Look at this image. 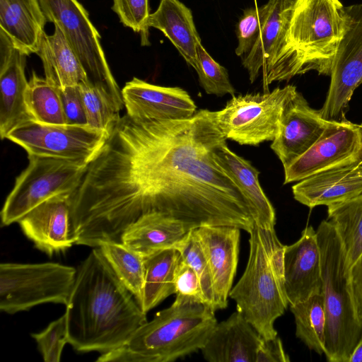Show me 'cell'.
Wrapping results in <instances>:
<instances>
[{
	"instance_id": "obj_13",
	"label": "cell",
	"mask_w": 362,
	"mask_h": 362,
	"mask_svg": "<svg viewBox=\"0 0 362 362\" xmlns=\"http://www.w3.org/2000/svg\"><path fill=\"white\" fill-rule=\"evenodd\" d=\"M362 144L360 124L329 121L315 144L284 168V184L303 180L356 156Z\"/></svg>"
},
{
	"instance_id": "obj_3",
	"label": "cell",
	"mask_w": 362,
	"mask_h": 362,
	"mask_svg": "<svg viewBox=\"0 0 362 362\" xmlns=\"http://www.w3.org/2000/svg\"><path fill=\"white\" fill-rule=\"evenodd\" d=\"M346 22L340 0H294L284 40L262 72L264 86L313 70L329 76Z\"/></svg>"
},
{
	"instance_id": "obj_37",
	"label": "cell",
	"mask_w": 362,
	"mask_h": 362,
	"mask_svg": "<svg viewBox=\"0 0 362 362\" xmlns=\"http://www.w3.org/2000/svg\"><path fill=\"white\" fill-rule=\"evenodd\" d=\"M112 9L118 16L120 22L136 33H140L143 45H149L148 0H113Z\"/></svg>"
},
{
	"instance_id": "obj_8",
	"label": "cell",
	"mask_w": 362,
	"mask_h": 362,
	"mask_svg": "<svg viewBox=\"0 0 362 362\" xmlns=\"http://www.w3.org/2000/svg\"><path fill=\"white\" fill-rule=\"evenodd\" d=\"M77 269L56 262L0 264V310L8 314L47 303L66 305Z\"/></svg>"
},
{
	"instance_id": "obj_34",
	"label": "cell",
	"mask_w": 362,
	"mask_h": 362,
	"mask_svg": "<svg viewBox=\"0 0 362 362\" xmlns=\"http://www.w3.org/2000/svg\"><path fill=\"white\" fill-rule=\"evenodd\" d=\"M175 248L180 253L182 259L197 274L202 286L206 305L215 311L210 269L194 229L190 230Z\"/></svg>"
},
{
	"instance_id": "obj_23",
	"label": "cell",
	"mask_w": 362,
	"mask_h": 362,
	"mask_svg": "<svg viewBox=\"0 0 362 362\" xmlns=\"http://www.w3.org/2000/svg\"><path fill=\"white\" fill-rule=\"evenodd\" d=\"M214 157L245 197L254 223L259 228H274L275 210L260 185L259 172L226 144L214 151Z\"/></svg>"
},
{
	"instance_id": "obj_38",
	"label": "cell",
	"mask_w": 362,
	"mask_h": 362,
	"mask_svg": "<svg viewBox=\"0 0 362 362\" xmlns=\"http://www.w3.org/2000/svg\"><path fill=\"white\" fill-rule=\"evenodd\" d=\"M175 302H195L206 305L199 279L195 272L182 258L174 277Z\"/></svg>"
},
{
	"instance_id": "obj_11",
	"label": "cell",
	"mask_w": 362,
	"mask_h": 362,
	"mask_svg": "<svg viewBox=\"0 0 362 362\" xmlns=\"http://www.w3.org/2000/svg\"><path fill=\"white\" fill-rule=\"evenodd\" d=\"M108 135L88 125L46 124L31 120L13 129L6 139L22 147L28 156L65 159L88 165Z\"/></svg>"
},
{
	"instance_id": "obj_44",
	"label": "cell",
	"mask_w": 362,
	"mask_h": 362,
	"mask_svg": "<svg viewBox=\"0 0 362 362\" xmlns=\"http://www.w3.org/2000/svg\"><path fill=\"white\" fill-rule=\"evenodd\" d=\"M349 362H362V337L351 355Z\"/></svg>"
},
{
	"instance_id": "obj_18",
	"label": "cell",
	"mask_w": 362,
	"mask_h": 362,
	"mask_svg": "<svg viewBox=\"0 0 362 362\" xmlns=\"http://www.w3.org/2000/svg\"><path fill=\"white\" fill-rule=\"evenodd\" d=\"M26 54L0 30V136L33 120L25 103L28 87L25 74Z\"/></svg>"
},
{
	"instance_id": "obj_17",
	"label": "cell",
	"mask_w": 362,
	"mask_h": 362,
	"mask_svg": "<svg viewBox=\"0 0 362 362\" xmlns=\"http://www.w3.org/2000/svg\"><path fill=\"white\" fill-rule=\"evenodd\" d=\"M194 232L210 269L214 310L226 308L237 270L240 229L229 226H204L194 229Z\"/></svg>"
},
{
	"instance_id": "obj_36",
	"label": "cell",
	"mask_w": 362,
	"mask_h": 362,
	"mask_svg": "<svg viewBox=\"0 0 362 362\" xmlns=\"http://www.w3.org/2000/svg\"><path fill=\"white\" fill-rule=\"evenodd\" d=\"M31 336L37 342L45 361H60L63 349L69 343L65 313L50 322L43 331L33 333Z\"/></svg>"
},
{
	"instance_id": "obj_45",
	"label": "cell",
	"mask_w": 362,
	"mask_h": 362,
	"mask_svg": "<svg viewBox=\"0 0 362 362\" xmlns=\"http://www.w3.org/2000/svg\"><path fill=\"white\" fill-rule=\"evenodd\" d=\"M360 125H361V131H362V124H361ZM356 160L357 162L358 168L360 170V172L362 173V144H361V146L359 151L356 155Z\"/></svg>"
},
{
	"instance_id": "obj_42",
	"label": "cell",
	"mask_w": 362,
	"mask_h": 362,
	"mask_svg": "<svg viewBox=\"0 0 362 362\" xmlns=\"http://www.w3.org/2000/svg\"><path fill=\"white\" fill-rule=\"evenodd\" d=\"M288 355L285 352L282 341L278 335L262 342L257 352L255 362H289Z\"/></svg>"
},
{
	"instance_id": "obj_40",
	"label": "cell",
	"mask_w": 362,
	"mask_h": 362,
	"mask_svg": "<svg viewBox=\"0 0 362 362\" xmlns=\"http://www.w3.org/2000/svg\"><path fill=\"white\" fill-rule=\"evenodd\" d=\"M258 230L270 267L284 290V258L285 245H282L279 240L274 228L263 229L258 228Z\"/></svg>"
},
{
	"instance_id": "obj_9",
	"label": "cell",
	"mask_w": 362,
	"mask_h": 362,
	"mask_svg": "<svg viewBox=\"0 0 362 362\" xmlns=\"http://www.w3.org/2000/svg\"><path fill=\"white\" fill-rule=\"evenodd\" d=\"M27 168L16 177L1 211V225L18 221L43 202L59 194H73L86 165L65 159L28 156Z\"/></svg>"
},
{
	"instance_id": "obj_39",
	"label": "cell",
	"mask_w": 362,
	"mask_h": 362,
	"mask_svg": "<svg viewBox=\"0 0 362 362\" xmlns=\"http://www.w3.org/2000/svg\"><path fill=\"white\" fill-rule=\"evenodd\" d=\"M260 26L259 8L245 9L236 26L238 45L235 52L237 56L242 57L250 51L259 35Z\"/></svg>"
},
{
	"instance_id": "obj_35",
	"label": "cell",
	"mask_w": 362,
	"mask_h": 362,
	"mask_svg": "<svg viewBox=\"0 0 362 362\" xmlns=\"http://www.w3.org/2000/svg\"><path fill=\"white\" fill-rule=\"evenodd\" d=\"M198 74L201 86L207 94L223 96L235 95V90L230 83L227 69L217 62L199 42L197 46Z\"/></svg>"
},
{
	"instance_id": "obj_24",
	"label": "cell",
	"mask_w": 362,
	"mask_h": 362,
	"mask_svg": "<svg viewBox=\"0 0 362 362\" xmlns=\"http://www.w3.org/2000/svg\"><path fill=\"white\" fill-rule=\"evenodd\" d=\"M192 230L185 224L162 213L139 218L122 234L120 242L144 258L175 247Z\"/></svg>"
},
{
	"instance_id": "obj_16",
	"label": "cell",
	"mask_w": 362,
	"mask_h": 362,
	"mask_svg": "<svg viewBox=\"0 0 362 362\" xmlns=\"http://www.w3.org/2000/svg\"><path fill=\"white\" fill-rule=\"evenodd\" d=\"M71 194L54 196L33 209L19 221L25 235L49 257L76 244L71 222Z\"/></svg>"
},
{
	"instance_id": "obj_7",
	"label": "cell",
	"mask_w": 362,
	"mask_h": 362,
	"mask_svg": "<svg viewBox=\"0 0 362 362\" xmlns=\"http://www.w3.org/2000/svg\"><path fill=\"white\" fill-rule=\"evenodd\" d=\"M47 21L57 25L78 59L88 82L120 112L124 103L105 58L100 36L78 0H38Z\"/></svg>"
},
{
	"instance_id": "obj_12",
	"label": "cell",
	"mask_w": 362,
	"mask_h": 362,
	"mask_svg": "<svg viewBox=\"0 0 362 362\" xmlns=\"http://www.w3.org/2000/svg\"><path fill=\"white\" fill-rule=\"evenodd\" d=\"M346 30L332 62L326 100L318 110L327 121L347 120L349 103L362 83V4L345 6Z\"/></svg>"
},
{
	"instance_id": "obj_31",
	"label": "cell",
	"mask_w": 362,
	"mask_h": 362,
	"mask_svg": "<svg viewBox=\"0 0 362 362\" xmlns=\"http://www.w3.org/2000/svg\"><path fill=\"white\" fill-rule=\"evenodd\" d=\"M27 110L37 122L46 124H67L61 88L33 71L25 93Z\"/></svg>"
},
{
	"instance_id": "obj_14",
	"label": "cell",
	"mask_w": 362,
	"mask_h": 362,
	"mask_svg": "<svg viewBox=\"0 0 362 362\" xmlns=\"http://www.w3.org/2000/svg\"><path fill=\"white\" fill-rule=\"evenodd\" d=\"M329 122L300 92L296 90L291 95L284 105L277 136L270 146L284 168L315 144Z\"/></svg>"
},
{
	"instance_id": "obj_33",
	"label": "cell",
	"mask_w": 362,
	"mask_h": 362,
	"mask_svg": "<svg viewBox=\"0 0 362 362\" xmlns=\"http://www.w3.org/2000/svg\"><path fill=\"white\" fill-rule=\"evenodd\" d=\"M87 124L108 134L120 119L119 111L96 88L88 82L78 84Z\"/></svg>"
},
{
	"instance_id": "obj_29",
	"label": "cell",
	"mask_w": 362,
	"mask_h": 362,
	"mask_svg": "<svg viewBox=\"0 0 362 362\" xmlns=\"http://www.w3.org/2000/svg\"><path fill=\"white\" fill-rule=\"evenodd\" d=\"M327 221L341 242L349 269L362 254V194L327 206Z\"/></svg>"
},
{
	"instance_id": "obj_5",
	"label": "cell",
	"mask_w": 362,
	"mask_h": 362,
	"mask_svg": "<svg viewBox=\"0 0 362 362\" xmlns=\"http://www.w3.org/2000/svg\"><path fill=\"white\" fill-rule=\"evenodd\" d=\"M321 255L326 318L325 354L330 362H349L362 337L351 296L346 255L334 228L322 221L317 230Z\"/></svg>"
},
{
	"instance_id": "obj_4",
	"label": "cell",
	"mask_w": 362,
	"mask_h": 362,
	"mask_svg": "<svg viewBox=\"0 0 362 362\" xmlns=\"http://www.w3.org/2000/svg\"><path fill=\"white\" fill-rule=\"evenodd\" d=\"M214 312L204 303L174 301L96 361L172 362L185 357L204 346L218 322Z\"/></svg>"
},
{
	"instance_id": "obj_2",
	"label": "cell",
	"mask_w": 362,
	"mask_h": 362,
	"mask_svg": "<svg viewBox=\"0 0 362 362\" xmlns=\"http://www.w3.org/2000/svg\"><path fill=\"white\" fill-rule=\"evenodd\" d=\"M65 305L69 343L81 353L115 350L147 322L146 313L99 247L92 250L78 267Z\"/></svg>"
},
{
	"instance_id": "obj_19",
	"label": "cell",
	"mask_w": 362,
	"mask_h": 362,
	"mask_svg": "<svg viewBox=\"0 0 362 362\" xmlns=\"http://www.w3.org/2000/svg\"><path fill=\"white\" fill-rule=\"evenodd\" d=\"M284 290L290 305L322 293L321 255L316 230L307 226L298 240L285 245Z\"/></svg>"
},
{
	"instance_id": "obj_32",
	"label": "cell",
	"mask_w": 362,
	"mask_h": 362,
	"mask_svg": "<svg viewBox=\"0 0 362 362\" xmlns=\"http://www.w3.org/2000/svg\"><path fill=\"white\" fill-rule=\"evenodd\" d=\"M296 323V335L310 350L319 354L325 351V327L322 293L290 305Z\"/></svg>"
},
{
	"instance_id": "obj_10",
	"label": "cell",
	"mask_w": 362,
	"mask_h": 362,
	"mask_svg": "<svg viewBox=\"0 0 362 362\" xmlns=\"http://www.w3.org/2000/svg\"><path fill=\"white\" fill-rule=\"evenodd\" d=\"M287 85L264 93L233 95L216 111L218 124L226 137L240 145L257 146L277 136L283 108L296 91Z\"/></svg>"
},
{
	"instance_id": "obj_41",
	"label": "cell",
	"mask_w": 362,
	"mask_h": 362,
	"mask_svg": "<svg viewBox=\"0 0 362 362\" xmlns=\"http://www.w3.org/2000/svg\"><path fill=\"white\" fill-rule=\"evenodd\" d=\"M61 95L67 124L88 125L79 86L61 88Z\"/></svg>"
},
{
	"instance_id": "obj_25",
	"label": "cell",
	"mask_w": 362,
	"mask_h": 362,
	"mask_svg": "<svg viewBox=\"0 0 362 362\" xmlns=\"http://www.w3.org/2000/svg\"><path fill=\"white\" fill-rule=\"evenodd\" d=\"M147 25L160 30L185 62L194 70L197 69V46L202 40L189 8L180 0H160L157 9L150 13Z\"/></svg>"
},
{
	"instance_id": "obj_22",
	"label": "cell",
	"mask_w": 362,
	"mask_h": 362,
	"mask_svg": "<svg viewBox=\"0 0 362 362\" xmlns=\"http://www.w3.org/2000/svg\"><path fill=\"white\" fill-rule=\"evenodd\" d=\"M294 0H268L259 7L261 26L250 51L241 57L251 83L267 66L287 33Z\"/></svg>"
},
{
	"instance_id": "obj_28",
	"label": "cell",
	"mask_w": 362,
	"mask_h": 362,
	"mask_svg": "<svg viewBox=\"0 0 362 362\" xmlns=\"http://www.w3.org/2000/svg\"><path fill=\"white\" fill-rule=\"evenodd\" d=\"M180 259V253L175 247L145 258L144 284L139 305L144 313L175 294L174 277Z\"/></svg>"
},
{
	"instance_id": "obj_21",
	"label": "cell",
	"mask_w": 362,
	"mask_h": 362,
	"mask_svg": "<svg viewBox=\"0 0 362 362\" xmlns=\"http://www.w3.org/2000/svg\"><path fill=\"white\" fill-rule=\"evenodd\" d=\"M262 337L236 310L217 322L200 350L209 362H255Z\"/></svg>"
},
{
	"instance_id": "obj_1",
	"label": "cell",
	"mask_w": 362,
	"mask_h": 362,
	"mask_svg": "<svg viewBox=\"0 0 362 362\" xmlns=\"http://www.w3.org/2000/svg\"><path fill=\"white\" fill-rule=\"evenodd\" d=\"M226 139L216 111L181 119L122 117L72 195L76 244L120 242L129 226L155 212L190 230L229 226L250 233L255 223L247 203L214 157Z\"/></svg>"
},
{
	"instance_id": "obj_43",
	"label": "cell",
	"mask_w": 362,
	"mask_h": 362,
	"mask_svg": "<svg viewBox=\"0 0 362 362\" xmlns=\"http://www.w3.org/2000/svg\"><path fill=\"white\" fill-rule=\"evenodd\" d=\"M349 280L356 314L362 325V254L349 269Z\"/></svg>"
},
{
	"instance_id": "obj_30",
	"label": "cell",
	"mask_w": 362,
	"mask_h": 362,
	"mask_svg": "<svg viewBox=\"0 0 362 362\" xmlns=\"http://www.w3.org/2000/svg\"><path fill=\"white\" fill-rule=\"evenodd\" d=\"M99 249L118 279L140 305L145 274V258L121 242L107 241Z\"/></svg>"
},
{
	"instance_id": "obj_6",
	"label": "cell",
	"mask_w": 362,
	"mask_h": 362,
	"mask_svg": "<svg viewBox=\"0 0 362 362\" xmlns=\"http://www.w3.org/2000/svg\"><path fill=\"white\" fill-rule=\"evenodd\" d=\"M250 234L246 268L229 293L245 318L265 339L277 336L274 322L288 304L286 293L268 260L259 230L255 224Z\"/></svg>"
},
{
	"instance_id": "obj_20",
	"label": "cell",
	"mask_w": 362,
	"mask_h": 362,
	"mask_svg": "<svg viewBox=\"0 0 362 362\" xmlns=\"http://www.w3.org/2000/svg\"><path fill=\"white\" fill-rule=\"evenodd\" d=\"M294 199L309 208L329 206L362 194L356 156L320 170L292 187Z\"/></svg>"
},
{
	"instance_id": "obj_15",
	"label": "cell",
	"mask_w": 362,
	"mask_h": 362,
	"mask_svg": "<svg viewBox=\"0 0 362 362\" xmlns=\"http://www.w3.org/2000/svg\"><path fill=\"white\" fill-rule=\"evenodd\" d=\"M121 90L127 115L137 120L181 119L197 112L195 103L180 87L157 86L134 77Z\"/></svg>"
},
{
	"instance_id": "obj_26",
	"label": "cell",
	"mask_w": 362,
	"mask_h": 362,
	"mask_svg": "<svg viewBox=\"0 0 362 362\" xmlns=\"http://www.w3.org/2000/svg\"><path fill=\"white\" fill-rule=\"evenodd\" d=\"M46 22L38 0H0V30L27 56L37 54Z\"/></svg>"
},
{
	"instance_id": "obj_27",
	"label": "cell",
	"mask_w": 362,
	"mask_h": 362,
	"mask_svg": "<svg viewBox=\"0 0 362 362\" xmlns=\"http://www.w3.org/2000/svg\"><path fill=\"white\" fill-rule=\"evenodd\" d=\"M37 54L42 60L45 78L51 84L64 88L88 82L78 59L57 25L51 35L42 33Z\"/></svg>"
}]
</instances>
